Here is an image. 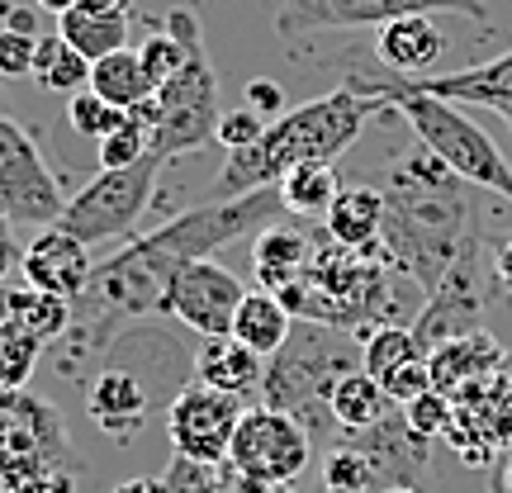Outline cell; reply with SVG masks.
I'll use <instances>...</instances> for the list:
<instances>
[{"instance_id": "obj_1", "label": "cell", "mask_w": 512, "mask_h": 493, "mask_svg": "<svg viewBox=\"0 0 512 493\" xmlns=\"http://www.w3.org/2000/svg\"><path fill=\"white\" fill-rule=\"evenodd\" d=\"M384 252L422 294H432L470 252H479L475 195L437 152L413 147L384 166Z\"/></svg>"}, {"instance_id": "obj_2", "label": "cell", "mask_w": 512, "mask_h": 493, "mask_svg": "<svg viewBox=\"0 0 512 493\" xmlns=\"http://www.w3.org/2000/svg\"><path fill=\"white\" fill-rule=\"evenodd\" d=\"M375 114H389V105L370 100V95L337 86V91L318 95L309 105H294L285 110L275 124H266V133L242 152H228L214 176V195L209 200H242L252 190L280 185V176L290 166L304 162H337L347 152Z\"/></svg>"}, {"instance_id": "obj_3", "label": "cell", "mask_w": 512, "mask_h": 493, "mask_svg": "<svg viewBox=\"0 0 512 493\" xmlns=\"http://www.w3.org/2000/svg\"><path fill=\"white\" fill-rule=\"evenodd\" d=\"M347 86L351 91H361V95H370V100H380V105H389L403 124L413 128V138H418L427 152H437L441 162L451 166L465 185L494 190V195L512 200L508 157H503L494 138L465 114V105H451V100H441V95L418 91L413 81H403V76H394V72L347 76Z\"/></svg>"}, {"instance_id": "obj_4", "label": "cell", "mask_w": 512, "mask_h": 493, "mask_svg": "<svg viewBox=\"0 0 512 493\" xmlns=\"http://www.w3.org/2000/svg\"><path fill=\"white\" fill-rule=\"evenodd\" d=\"M361 366V337L328 323H299L294 318L290 342L266 361L261 403L275 413H290L309 437H318L332 422V389L356 375Z\"/></svg>"}, {"instance_id": "obj_5", "label": "cell", "mask_w": 512, "mask_h": 493, "mask_svg": "<svg viewBox=\"0 0 512 493\" xmlns=\"http://www.w3.org/2000/svg\"><path fill=\"white\" fill-rule=\"evenodd\" d=\"M171 24H181L190 57L171 81L157 86V133H152V152L162 162H176L195 147L214 143V128H219V72H214V57L204 48V29L195 5H176Z\"/></svg>"}, {"instance_id": "obj_6", "label": "cell", "mask_w": 512, "mask_h": 493, "mask_svg": "<svg viewBox=\"0 0 512 493\" xmlns=\"http://www.w3.org/2000/svg\"><path fill=\"white\" fill-rule=\"evenodd\" d=\"M162 157L147 152L138 166H119V171H95V181L76 190L57 228L81 238L86 247L100 242H124L138 238V223L157 200V176H162Z\"/></svg>"}, {"instance_id": "obj_7", "label": "cell", "mask_w": 512, "mask_h": 493, "mask_svg": "<svg viewBox=\"0 0 512 493\" xmlns=\"http://www.w3.org/2000/svg\"><path fill=\"white\" fill-rule=\"evenodd\" d=\"M408 15H470L489 19L484 0H280L275 34L285 43L313 38L323 29H384Z\"/></svg>"}, {"instance_id": "obj_8", "label": "cell", "mask_w": 512, "mask_h": 493, "mask_svg": "<svg viewBox=\"0 0 512 493\" xmlns=\"http://www.w3.org/2000/svg\"><path fill=\"white\" fill-rule=\"evenodd\" d=\"M67 190L43 162L38 143L0 110V209L10 228H53L67 209Z\"/></svg>"}, {"instance_id": "obj_9", "label": "cell", "mask_w": 512, "mask_h": 493, "mask_svg": "<svg viewBox=\"0 0 512 493\" xmlns=\"http://www.w3.org/2000/svg\"><path fill=\"white\" fill-rule=\"evenodd\" d=\"M313 456V437L290 418V413H275L266 403L247 408L238 422V437H233V451L223 465H233L238 475L256 479V484H271V489H285L304 475V465Z\"/></svg>"}, {"instance_id": "obj_10", "label": "cell", "mask_w": 512, "mask_h": 493, "mask_svg": "<svg viewBox=\"0 0 512 493\" xmlns=\"http://www.w3.org/2000/svg\"><path fill=\"white\" fill-rule=\"evenodd\" d=\"M242 399L233 394H219L209 384H185L171 394L166 403V437L176 446L181 460H195V465H223L228 451H233V437H238L242 422Z\"/></svg>"}, {"instance_id": "obj_11", "label": "cell", "mask_w": 512, "mask_h": 493, "mask_svg": "<svg viewBox=\"0 0 512 493\" xmlns=\"http://www.w3.org/2000/svg\"><path fill=\"white\" fill-rule=\"evenodd\" d=\"M242 299H247V285L214 256H204V261L176 266V275L166 280L162 318H176L195 337H219V332H233Z\"/></svg>"}, {"instance_id": "obj_12", "label": "cell", "mask_w": 512, "mask_h": 493, "mask_svg": "<svg viewBox=\"0 0 512 493\" xmlns=\"http://www.w3.org/2000/svg\"><path fill=\"white\" fill-rule=\"evenodd\" d=\"M479 261H484V247L465 256L456 271L427 294V304L418 309V318L408 323L427 356H432L441 342H456L465 332H479V318H484V266H479Z\"/></svg>"}, {"instance_id": "obj_13", "label": "cell", "mask_w": 512, "mask_h": 493, "mask_svg": "<svg viewBox=\"0 0 512 493\" xmlns=\"http://www.w3.org/2000/svg\"><path fill=\"white\" fill-rule=\"evenodd\" d=\"M19 271H24V285H34V290H48L57 299H81L86 285H91L95 275V261H91V247L72 233H62V228H43L34 233V242L24 247V261H19Z\"/></svg>"}, {"instance_id": "obj_14", "label": "cell", "mask_w": 512, "mask_h": 493, "mask_svg": "<svg viewBox=\"0 0 512 493\" xmlns=\"http://www.w3.org/2000/svg\"><path fill=\"white\" fill-rule=\"evenodd\" d=\"M86 418L114 441H133L147 427V380L119 356L86 380Z\"/></svg>"}, {"instance_id": "obj_15", "label": "cell", "mask_w": 512, "mask_h": 493, "mask_svg": "<svg viewBox=\"0 0 512 493\" xmlns=\"http://www.w3.org/2000/svg\"><path fill=\"white\" fill-rule=\"evenodd\" d=\"M403 81H413L418 91L441 95V100H451V105H465V110H494L498 119L512 128V48L489 57V62H479V67H465V72L403 76Z\"/></svg>"}, {"instance_id": "obj_16", "label": "cell", "mask_w": 512, "mask_h": 493, "mask_svg": "<svg viewBox=\"0 0 512 493\" xmlns=\"http://www.w3.org/2000/svg\"><path fill=\"white\" fill-rule=\"evenodd\" d=\"M351 446L366 451L370 470H375L380 493H384V489H418V475L427 470V446H432V441L413 437L408 422H403V413H389L380 427L356 432Z\"/></svg>"}, {"instance_id": "obj_17", "label": "cell", "mask_w": 512, "mask_h": 493, "mask_svg": "<svg viewBox=\"0 0 512 493\" xmlns=\"http://www.w3.org/2000/svg\"><path fill=\"white\" fill-rule=\"evenodd\" d=\"M332 247H347V252H366L389 261L384 252V195L380 185H342L332 209L323 214Z\"/></svg>"}, {"instance_id": "obj_18", "label": "cell", "mask_w": 512, "mask_h": 493, "mask_svg": "<svg viewBox=\"0 0 512 493\" xmlns=\"http://www.w3.org/2000/svg\"><path fill=\"white\" fill-rule=\"evenodd\" d=\"M195 380L219 389V394H233V399H252V394H261V380H266V356H256L233 332L200 337V347H195Z\"/></svg>"}, {"instance_id": "obj_19", "label": "cell", "mask_w": 512, "mask_h": 493, "mask_svg": "<svg viewBox=\"0 0 512 493\" xmlns=\"http://www.w3.org/2000/svg\"><path fill=\"white\" fill-rule=\"evenodd\" d=\"M427 366H432V389L456 399L460 389H470L475 380H489V375L508 366V351L498 347L489 332H465L456 342H441L427 356Z\"/></svg>"}, {"instance_id": "obj_20", "label": "cell", "mask_w": 512, "mask_h": 493, "mask_svg": "<svg viewBox=\"0 0 512 493\" xmlns=\"http://www.w3.org/2000/svg\"><path fill=\"white\" fill-rule=\"evenodd\" d=\"M446 53V38L432 24V15H408L384 24L375 38V57L384 62V72L394 76H427Z\"/></svg>"}, {"instance_id": "obj_21", "label": "cell", "mask_w": 512, "mask_h": 493, "mask_svg": "<svg viewBox=\"0 0 512 493\" xmlns=\"http://www.w3.org/2000/svg\"><path fill=\"white\" fill-rule=\"evenodd\" d=\"M57 34L67 38L81 57L100 62V57L124 53L128 48V15L100 5V0H81L76 10H67V15L57 19Z\"/></svg>"}, {"instance_id": "obj_22", "label": "cell", "mask_w": 512, "mask_h": 493, "mask_svg": "<svg viewBox=\"0 0 512 493\" xmlns=\"http://www.w3.org/2000/svg\"><path fill=\"white\" fill-rule=\"evenodd\" d=\"M309 256H313L309 238L299 228H285V223H271L266 233L252 238V271L261 280V290L271 294H280L290 280H299L304 266H309Z\"/></svg>"}, {"instance_id": "obj_23", "label": "cell", "mask_w": 512, "mask_h": 493, "mask_svg": "<svg viewBox=\"0 0 512 493\" xmlns=\"http://www.w3.org/2000/svg\"><path fill=\"white\" fill-rule=\"evenodd\" d=\"M290 332H294V318H290V309L280 304V294L247 290V299L238 304V318H233V337H238V342H247L256 356L271 361L275 351L290 342Z\"/></svg>"}, {"instance_id": "obj_24", "label": "cell", "mask_w": 512, "mask_h": 493, "mask_svg": "<svg viewBox=\"0 0 512 493\" xmlns=\"http://www.w3.org/2000/svg\"><path fill=\"white\" fill-rule=\"evenodd\" d=\"M72 299H57L48 290H34V285H10V328H19L24 337H34L43 347H53L67 337L72 328Z\"/></svg>"}, {"instance_id": "obj_25", "label": "cell", "mask_w": 512, "mask_h": 493, "mask_svg": "<svg viewBox=\"0 0 512 493\" xmlns=\"http://www.w3.org/2000/svg\"><path fill=\"white\" fill-rule=\"evenodd\" d=\"M332 427H342L347 437H356V432H370V427H380L384 418H389V394H384V384L375 380V375H366V370H356V375H347V380L332 389Z\"/></svg>"}, {"instance_id": "obj_26", "label": "cell", "mask_w": 512, "mask_h": 493, "mask_svg": "<svg viewBox=\"0 0 512 493\" xmlns=\"http://www.w3.org/2000/svg\"><path fill=\"white\" fill-rule=\"evenodd\" d=\"M91 91L100 95V100H110L114 110L128 114L157 95V81L143 72L138 53L124 48V53H110V57H100V62H91Z\"/></svg>"}, {"instance_id": "obj_27", "label": "cell", "mask_w": 512, "mask_h": 493, "mask_svg": "<svg viewBox=\"0 0 512 493\" xmlns=\"http://www.w3.org/2000/svg\"><path fill=\"white\" fill-rule=\"evenodd\" d=\"M280 204H285V214H299V219H323L337 200V171L332 162H304V166H290L285 176H280Z\"/></svg>"}, {"instance_id": "obj_28", "label": "cell", "mask_w": 512, "mask_h": 493, "mask_svg": "<svg viewBox=\"0 0 512 493\" xmlns=\"http://www.w3.org/2000/svg\"><path fill=\"white\" fill-rule=\"evenodd\" d=\"M34 81L43 86V91L67 95V100H72L76 91H86V86H91V57H81L62 34L38 38Z\"/></svg>"}, {"instance_id": "obj_29", "label": "cell", "mask_w": 512, "mask_h": 493, "mask_svg": "<svg viewBox=\"0 0 512 493\" xmlns=\"http://www.w3.org/2000/svg\"><path fill=\"white\" fill-rule=\"evenodd\" d=\"M413 356H427V351L418 347L413 328H403V323H380V328L361 332V366H366V375H375V380H384L389 370H399L403 361H413Z\"/></svg>"}, {"instance_id": "obj_30", "label": "cell", "mask_w": 512, "mask_h": 493, "mask_svg": "<svg viewBox=\"0 0 512 493\" xmlns=\"http://www.w3.org/2000/svg\"><path fill=\"white\" fill-rule=\"evenodd\" d=\"M43 342H34V337H24L19 328H0V394H24L29 389V380H34L38 361H43Z\"/></svg>"}, {"instance_id": "obj_31", "label": "cell", "mask_w": 512, "mask_h": 493, "mask_svg": "<svg viewBox=\"0 0 512 493\" xmlns=\"http://www.w3.org/2000/svg\"><path fill=\"white\" fill-rule=\"evenodd\" d=\"M185 57H190V43H185L181 24H171L166 19L162 34H147L143 43H138V62H143V72L162 86V81H171V76L185 67Z\"/></svg>"}, {"instance_id": "obj_32", "label": "cell", "mask_w": 512, "mask_h": 493, "mask_svg": "<svg viewBox=\"0 0 512 493\" xmlns=\"http://www.w3.org/2000/svg\"><path fill=\"white\" fill-rule=\"evenodd\" d=\"M128 114L114 110L110 100H100V95L86 86V91H76L72 100H67V124H72V133H81V138H91V143H100V138H110L114 128L124 124Z\"/></svg>"}, {"instance_id": "obj_33", "label": "cell", "mask_w": 512, "mask_h": 493, "mask_svg": "<svg viewBox=\"0 0 512 493\" xmlns=\"http://www.w3.org/2000/svg\"><path fill=\"white\" fill-rule=\"evenodd\" d=\"M323 484L337 493H380V479L370 470L366 451H356V446H337L328 460H323Z\"/></svg>"}, {"instance_id": "obj_34", "label": "cell", "mask_w": 512, "mask_h": 493, "mask_svg": "<svg viewBox=\"0 0 512 493\" xmlns=\"http://www.w3.org/2000/svg\"><path fill=\"white\" fill-rule=\"evenodd\" d=\"M399 413H403V422H408L413 437L437 441V437H446V427H451V418H456V399L441 394V389H427V394H418L413 403H403Z\"/></svg>"}, {"instance_id": "obj_35", "label": "cell", "mask_w": 512, "mask_h": 493, "mask_svg": "<svg viewBox=\"0 0 512 493\" xmlns=\"http://www.w3.org/2000/svg\"><path fill=\"white\" fill-rule=\"evenodd\" d=\"M152 152V128L138 119H124L110 138H100V171H119V166H138Z\"/></svg>"}, {"instance_id": "obj_36", "label": "cell", "mask_w": 512, "mask_h": 493, "mask_svg": "<svg viewBox=\"0 0 512 493\" xmlns=\"http://www.w3.org/2000/svg\"><path fill=\"white\" fill-rule=\"evenodd\" d=\"M380 384H384V394H389V403L403 408V403H413L418 394L432 389V366H427V356H413V361H403L399 370H389Z\"/></svg>"}, {"instance_id": "obj_37", "label": "cell", "mask_w": 512, "mask_h": 493, "mask_svg": "<svg viewBox=\"0 0 512 493\" xmlns=\"http://www.w3.org/2000/svg\"><path fill=\"white\" fill-rule=\"evenodd\" d=\"M34 57H38L34 34L0 29V81H24V76H34Z\"/></svg>"}, {"instance_id": "obj_38", "label": "cell", "mask_w": 512, "mask_h": 493, "mask_svg": "<svg viewBox=\"0 0 512 493\" xmlns=\"http://www.w3.org/2000/svg\"><path fill=\"white\" fill-rule=\"evenodd\" d=\"M261 133H266V119L242 105V110H228L219 119V128H214V143H219L223 152H242V147H252Z\"/></svg>"}, {"instance_id": "obj_39", "label": "cell", "mask_w": 512, "mask_h": 493, "mask_svg": "<svg viewBox=\"0 0 512 493\" xmlns=\"http://www.w3.org/2000/svg\"><path fill=\"white\" fill-rule=\"evenodd\" d=\"M242 100H247V110L261 114L266 124H275L280 114L290 110V100H285V91H280V81H271V76H252L247 91H242Z\"/></svg>"}, {"instance_id": "obj_40", "label": "cell", "mask_w": 512, "mask_h": 493, "mask_svg": "<svg viewBox=\"0 0 512 493\" xmlns=\"http://www.w3.org/2000/svg\"><path fill=\"white\" fill-rule=\"evenodd\" d=\"M15 493H72V470H38V475L24 479Z\"/></svg>"}, {"instance_id": "obj_41", "label": "cell", "mask_w": 512, "mask_h": 493, "mask_svg": "<svg viewBox=\"0 0 512 493\" xmlns=\"http://www.w3.org/2000/svg\"><path fill=\"white\" fill-rule=\"evenodd\" d=\"M19 261H24V247L15 242L10 228H0V285H10V275L19 271Z\"/></svg>"}, {"instance_id": "obj_42", "label": "cell", "mask_w": 512, "mask_h": 493, "mask_svg": "<svg viewBox=\"0 0 512 493\" xmlns=\"http://www.w3.org/2000/svg\"><path fill=\"white\" fill-rule=\"evenodd\" d=\"M0 15H5V29H15V34H34V38H38L34 10H24V5H0Z\"/></svg>"}, {"instance_id": "obj_43", "label": "cell", "mask_w": 512, "mask_h": 493, "mask_svg": "<svg viewBox=\"0 0 512 493\" xmlns=\"http://www.w3.org/2000/svg\"><path fill=\"white\" fill-rule=\"evenodd\" d=\"M114 493H171L166 479H152V475H138V479H124Z\"/></svg>"}, {"instance_id": "obj_44", "label": "cell", "mask_w": 512, "mask_h": 493, "mask_svg": "<svg viewBox=\"0 0 512 493\" xmlns=\"http://www.w3.org/2000/svg\"><path fill=\"white\" fill-rule=\"evenodd\" d=\"M81 0H34V10H43V15H53V19H62L67 10H76Z\"/></svg>"}, {"instance_id": "obj_45", "label": "cell", "mask_w": 512, "mask_h": 493, "mask_svg": "<svg viewBox=\"0 0 512 493\" xmlns=\"http://www.w3.org/2000/svg\"><path fill=\"white\" fill-rule=\"evenodd\" d=\"M498 280H503V290L512 294V242L498 252Z\"/></svg>"}, {"instance_id": "obj_46", "label": "cell", "mask_w": 512, "mask_h": 493, "mask_svg": "<svg viewBox=\"0 0 512 493\" xmlns=\"http://www.w3.org/2000/svg\"><path fill=\"white\" fill-rule=\"evenodd\" d=\"M5 318H10V285H0V328H5Z\"/></svg>"}, {"instance_id": "obj_47", "label": "cell", "mask_w": 512, "mask_h": 493, "mask_svg": "<svg viewBox=\"0 0 512 493\" xmlns=\"http://www.w3.org/2000/svg\"><path fill=\"white\" fill-rule=\"evenodd\" d=\"M100 5H110V10H124V15L133 10V0H100Z\"/></svg>"}, {"instance_id": "obj_48", "label": "cell", "mask_w": 512, "mask_h": 493, "mask_svg": "<svg viewBox=\"0 0 512 493\" xmlns=\"http://www.w3.org/2000/svg\"><path fill=\"white\" fill-rule=\"evenodd\" d=\"M503 493H512V460L503 465Z\"/></svg>"}, {"instance_id": "obj_49", "label": "cell", "mask_w": 512, "mask_h": 493, "mask_svg": "<svg viewBox=\"0 0 512 493\" xmlns=\"http://www.w3.org/2000/svg\"><path fill=\"white\" fill-rule=\"evenodd\" d=\"M0 228H10V219H5V209H0Z\"/></svg>"}, {"instance_id": "obj_50", "label": "cell", "mask_w": 512, "mask_h": 493, "mask_svg": "<svg viewBox=\"0 0 512 493\" xmlns=\"http://www.w3.org/2000/svg\"><path fill=\"white\" fill-rule=\"evenodd\" d=\"M503 370H508V380H512V351H508V366H503Z\"/></svg>"}, {"instance_id": "obj_51", "label": "cell", "mask_w": 512, "mask_h": 493, "mask_svg": "<svg viewBox=\"0 0 512 493\" xmlns=\"http://www.w3.org/2000/svg\"><path fill=\"white\" fill-rule=\"evenodd\" d=\"M384 493H418V489H384Z\"/></svg>"}, {"instance_id": "obj_52", "label": "cell", "mask_w": 512, "mask_h": 493, "mask_svg": "<svg viewBox=\"0 0 512 493\" xmlns=\"http://www.w3.org/2000/svg\"><path fill=\"white\" fill-rule=\"evenodd\" d=\"M0 493H10V489H5V479H0Z\"/></svg>"}, {"instance_id": "obj_53", "label": "cell", "mask_w": 512, "mask_h": 493, "mask_svg": "<svg viewBox=\"0 0 512 493\" xmlns=\"http://www.w3.org/2000/svg\"><path fill=\"white\" fill-rule=\"evenodd\" d=\"M328 493H337V489H328Z\"/></svg>"}]
</instances>
